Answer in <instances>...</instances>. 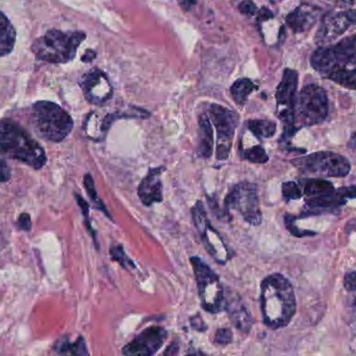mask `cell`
Listing matches in <instances>:
<instances>
[{"label":"cell","instance_id":"5b68a950","mask_svg":"<svg viewBox=\"0 0 356 356\" xmlns=\"http://www.w3.org/2000/svg\"><path fill=\"white\" fill-rule=\"evenodd\" d=\"M31 119L38 135L48 141H63L73 129L70 115L58 105L46 100L33 105Z\"/></svg>","mask_w":356,"mask_h":356},{"label":"cell","instance_id":"f1b7e54d","mask_svg":"<svg viewBox=\"0 0 356 356\" xmlns=\"http://www.w3.org/2000/svg\"><path fill=\"white\" fill-rule=\"evenodd\" d=\"M111 257H112L113 261L120 263L123 268H135V265H134L133 261H131V259L127 256V254H125L124 250H123V247L121 246V245H118V246H114L111 248Z\"/></svg>","mask_w":356,"mask_h":356},{"label":"cell","instance_id":"5bb4252c","mask_svg":"<svg viewBox=\"0 0 356 356\" xmlns=\"http://www.w3.org/2000/svg\"><path fill=\"white\" fill-rule=\"evenodd\" d=\"M167 332L163 327L154 326L140 334L133 342L123 348L122 353L129 356H152L156 355L167 339Z\"/></svg>","mask_w":356,"mask_h":356},{"label":"cell","instance_id":"277c9868","mask_svg":"<svg viewBox=\"0 0 356 356\" xmlns=\"http://www.w3.org/2000/svg\"><path fill=\"white\" fill-rule=\"evenodd\" d=\"M86 39L83 31H62L51 29L35 40L31 50L35 58L46 62L67 63L74 59L77 48Z\"/></svg>","mask_w":356,"mask_h":356},{"label":"cell","instance_id":"4dcf8cb0","mask_svg":"<svg viewBox=\"0 0 356 356\" xmlns=\"http://www.w3.org/2000/svg\"><path fill=\"white\" fill-rule=\"evenodd\" d=\"M234 340V334L229 328H220L217 330L215 334V340L213 342L217 345L225 346V345L230 344Z\"/></svg>","mask_w":356,"mask_h":356},{"label":"cell","instance_id":"b9f144b4","mask_svg":"<svg viewBox=\"0 0 356 356\" xmlns=\"http://www.w3.org/2000/svg\"><path fill=\"white\" fill-rule=\"evenodd\" d=\"M348 146L351 150H356V133L353 134V137H351L350 141L348 142Z\"/></svg>","mask_w":356,"mask_h":356},{"label":"cell","instance_id":"7a4b0ae2","mask_svg":"<svg viewBox=\"0 0 356 356\" xmlns=\"http://www.w3.org/2000/svg\"><path fill=\"white\" fill-rule=\"evenodd\" d=\"M261 309L264 323L273 330L286 327L296 314L292 284L282 274H272L261 282Z\"/></svg>","mask_w":356,"mask_h":356},{"label":"cell","instance_id":"8992f818","mask_svg":"<svg viewBox=\"0 0 356 356\" xmlns=\"http://www.w3.org/2000/svg\"><path fill=\"white\" fill-rule=\"evenodd\" d=\"M191 263L202 309L207 313H221L225 309V292L219 276L199 257H192Z\"/></svg>","mask_w":356,"mask_h":356},{"label":"cell","instance_id":"d6a6232c","mask_svg":"<svg viewBox=\"0 0 356 356\" xmlns=\"http://www.w3.org/2000/svg\"><path fill=\"white\" fill-rule=\"evenodd\" d=\"M238 8L241 14L245 15V16H253L257 13V6L251 0H242L238 4Z\"/></svg>","mask_w":356,"mask_h":356},{"label":"cell","instance_id":"d4e9b609","mask_svg":"<svg viewBox=\"0 0 356 356\" xmlns=\"http://www.w3.org/2000/svg\"><path fill=\"white\" fill-rule=\"evenodd\" d=\"M248 127L259 139L273 137L276 133V123L266 119H254L248 123Z\"/></svg>","mask_w":356,"mask_h":356},{"label":"cell","instance_id":"83f0119b","mask_svg":"<svg viewBox=\"0 0 356 356\" xmlns=\"http://www.w3.org/2000/svg\"><path fill=\"white\" fill-rule=\"evenodd\" d=\"M282 196H284V200H299L302 196L300 186L296 182H284V183H282Z\"/></svg>","mask_w":356,"mask_h":356},{"label":"cell","instance_id":"f35d334b","mask_svg":"<svg viewBox=\"0 0 356 356\" xmlns=\"http://www.w3.org/2000/svg\"><path fill=\"white\" fill-rule=\"evenodd\" d=\"M197 0H178V3H179L180 8L182 10H186V12H188V10H192L194 8L195 4H196Z\"/></svg>","mask_w":356,"mask_h":356},{"label":"cell","instance_id":"4316f807","mask_svg":"<svg viewBox=\"0 0 356 356\" xmlns=\"http://www.w3.org/2000/svg\"><path fill=\"white\" fill-rule=\"evenodd\" d=\"M242 156L249 162L257 163V164H264V163H267L269 161L267 153L261 146H252V148H247V150H243L242 148Z\"/></svg>","mask_w":356,"mask_h":356},{"label":"cell","instance_id":"7402d4cb","mask_svg":"<svg viewBox=\"0 0 356 356\" xmlns=\"http://www.w3.org/2000/svg\"><path fill=\"white\" fill-rule=\"evenodd\" d=\"M298 184L302 194L309 198L330 194L334 190V184L323 179L300 180Z\"/></svg>","mask_w":356,"mask_h":356},{"label":"cell","instance_id":"e0dca14e","mask_svg":"<svg viewBox=\"0 0 356 356\" xmlns=\"http://www.w3.org/2000/svg\"><path fill=\"white\" fill-rule=\"evenodd\" d=\"M227 311L230 321L234 327L240 332L248 334L253 326L252 316L247 309L242 298L236 293H229V296L225 295V309Z\"/></svg>","mask_w":356,"mask_h":356},{"label":"cell","instance_id":"d590c367","mask_svg":"<svg viewBox=\"0 0 356 356\" xmlns=\"http://www.w3.org/2000/svg\"><path fill=\"white\" fill-rule=\"evenodd\" d=\"M191 325L200 332H204L207 330V326L205 325L204 321L201 319L200 316H195V317L191 318Z\"/></svg>","mask_w":356,"mask_h":356},{"label":"cell","instance_id":"e575fe53","mask_svg":"<svg viewBox=\"0 0 356 356\" xmlns=\"http://www.w3.org/2000/svg\"><path fill=\"white\" fill-rule=\"evenodd\" d=\"M344 286L349 292H355L356 291V271L351 272L345 276Z\"/></svg>","mask_w":356,"mask_h":356},{"label":"cell","instance_id":"9c48e42d","mask_svg":"<svg viewBox=\"0 0 356 356\" xmlns=\"http://www.w3.org/2000/svg\"><path fill=\"white\" fill-rule=\"evenodd\" d=\"M224 206L225 215L230 210H236L250 225L259 226L263 221L257 184L250 182L236 184L226 196Z\"/></svg>","mask_w":356,"mask_h":356},{"label":"cell","instance_id":"484cf974","mask_svg":"<svg viewBox=\"0 0 356 356\" xmlns=\"http://www.w3.org/2000/svg\"><path fill=\"white\" fill-rule=\"evenodd\" d=\"M83 183H85L86 189H87L88 194H89L90 199H91L93 204L95 205L96 208L98 210L102 211L106 217H110V213L106 210V206H104V202L100 200L98 196L97 192H96L95 184H94L93 178L90 173H87L83 178Z\"/></svg>","mask_w":356,"mask_h":356},{"label":"cell","instance_id":"30bf717a","mask_svg":"<svg viewBox=\"0 0 356 356\" xmlns=\"http://www.w3.org/2000/svg\"><path fill=\"white\" fill-rule=\"evenodd\" d=\"M209 116L217 131V159L226 160L232 150L238 115L229 109L213 104L209 108Z\"/></svg>","mask_w":356,"mask_h":356},{"label":"cell","instance_id":"52a82bcc","mask_svg":"<svg viewBox=\"0 0 356 356\" xmlns=\"http://www.w3.org/2000/svg\"><path fill=\"white\" fill-rule=\"evenodd\" d=\"M328 115V98L325 90L318 85H307L295 100V125H319Z\"/></svg>","mask_w":356,"mask_h":356},{"label":"cell","instance_id":"1f68e13d","mask_svg":"<svg viewBox=\"0 0 356 356\" xmlns=\"http://www.w3.org/2000/svg\"><path fill=\"white\" fill-rule=\"evenodd\" d=\"M76 196L77 203H79V207H81V211H83V217H85L86 224H87L88 229H89L90 233L93 236L94 240L96 242V234L94 232L93 228H92L91 224H90L89 219V204L81 198L79 194H75Z\"/></svg>","mask_w":356,"mask_h":356},{"label":"cell","instance_id":"ab89813d","mask_svg":"<svg viewBox=\"0 0 356 356\" xmlns=\"http://www.w3.org/2000/svg\"><path fill=\"white\" fill-rule=\"evenodd\" d=\"M179 353V343L173 342L165 351L164 355H177Z\"/></svg>","mask_w":356,"mask_h":356},{"label":"cell","instance_id":"7bdbcfd3","mask_svg":"<svg viewBox=\"0 0 356 356\" xmlns=\"http://www.w3.org/2000/svg\"><path fill=\"white\" fill-rule=\"evenodd\" d=\"M355 43H356V35L355 36Z\"/></svg>","mask_w":356,"mask_h":356},{"label":"cell","instance_id":"44dd1931","mask_svg":"<svg viewBox=\"0 0 356 356\" xmlns=\"http://www.w3.org/2000/svg\"><path fill=\"white\" fill-rule=\"evenodd\" d=\"M16 42V31L6 15L0 12V56L12 52Z\"/></svg>","mask_w":356,"mask_h":356},{"label":"cell","instance_id":"7c38bea8","mask_svg":"<svg viewBox=\"0 0 356 356\" xmlns=\"http://www.w3.org/2000/svg\"><path fill=\"white\" fill-rule=\"evenodd\" d=\"M297 87H298V73L293 69L286 68L284 77L276 90V102L280 108V117L284 123L286 129L295 127L294 106L296 100Z\"/></svg>","mask_w":356,"mask_h":356},{"label":"cell","instance_id":"4fadbf2b","mask_svg":"<svg viewBox=\"0 0 356 356\" xmlns=\"http://www.w3.org/2000/svg\"><path fill=\"white\" fill-rule=\"evenodd\" d=\"M353 26H356V10L332 13L324 18L315 40L321 45H328Z\"/></svg>","mask_w":356,"mask_h":356},{"label":"cell","instance_id":"6da1fadb","mask_svg":"<svg viewBox=\"0 0 356 356\" xmlns=\"http://www.w3.org/2000/svg\"><path fill=\"white\" fill-rule=\"evenodd\" d=\"M311 64L325 79L348 89L356 90L355 36L334 45H322L312 56Z\"/></svg>","mask_w":356,"mask_h":356},{"label":"cell","instance_id":"603a6c76","mask_svg":"<svg viewBox=\"0 0 356 356\" xmlns=\"http://www.w3.org/2000/svg\"><path fill=\"white\" fill-rule=\"evenodd\" d=\"M255 88L257 87L250 79H238L234 82V85L230 88V92H232V98H234L236 104L243 106Z\"/></svg>","mask_w":356,"mask_h":356},{"label":"cell","instance_id":"ffe728a7","mask_svg":"<svg viewBox=\"0 0 356 356\" xmlns=\"http://www.w3.org/2000/svg\"><path fill=\"white\" fill-rule=\"evenodd\" d=\"M213 129L207 115H201L199 119L198 154L202 158H209L213 154Z\"/></svg>","mask_w":356,"mask_h":356},{"label":"cell","instance_id":"9a60e30c","mask_svg":"<svg viewBox=\"0 0 356 356\" xmlns=\"http://www.w3.org/2000/svg\"><path fill=\"white\" fill-rule=\"evenodd\" d=\"M81 87L86 100L91 104L102 105L113 95L112 86L99 70H92L83 75Z\"/></svg>","mask_w":356,"mask_h":356},{"label":"cell","instance_id":"ba28073f","mask_svg":"<svg viewBox=\"0 0 356 356\" xmlns=\"http://www.w3.org/2000/svg\"><path fill=\"white\" fill-rule=\"evenodd\" d=\"M302 173L317 177L344 178L351 171V164L344 156L332 152H318L292 161Z\"/></svg>","mask_w":356,"mask_h":356},{"label":"cell","instance_id":"2e32d148","mask_svg":"<svg viewBox=\"0 0 356 356\" xmlns=\"http://www.w3.org/2000/svg\"><path fill=\"white\" fill-rule=\"evenodd\" d=\"M166 167L150 169L138 188V196L145 206L149 207L163 201V183L161 180Z\"/></svg>","mask_w":356,"mask_h":356},{"label":"cell","instance_id":"f546056e","mask_svg":"<svg viewBox=\"0 0 356 356\" xmlns=\"http://www.w3.org/2000/svg\"><path fill=\"white\" fill-rule=\"evenodd\" d=\"M284 222H286V228H288L289 231L293 234V235L296 236V238H305V236H313L315 235V232L309 231V230H300L298 227H297L296 224H295L294 217L292 215H286L284 217Z\"/></svg>","mask_w":356,"mask_h":356},{"label":"cell","instance_id":"ac0fdd59","mask_svg":"<svg viewBox=\"0 0 356 356\" xmlns=\"http://www.w3.org/2000/svg\"><path fill=\"white\" fill-rule=\"evenodd\" d=\"M320 14H321L320 8L311 4L303 3L288 15L286 23L294 33H305L315 25Z\"/></svg>","mask_w":356,"mask_h":356},{"label":"cell","instance_id":"3957f363","mask_svg":"<svg viewBox=\"0 0 356 356\" xmlns=\"http://www.w3.org/2000/svg\"><path fill=\"white\" fill-rule=\"evenodd\" d=\"M0 154L33 169H41L47 162L45 150L39 142L12 119L0 121Z\"/></svg>","mask_w":356,"mask_h":356},{"label":"cell","instance_id":"8fae6325","mask_svg":"<svg viewBox=\"0 0 356 356\" xmlns=\"http://www.w3.org/2000/svg\"><path fill=\"white\" fill-rule=\"evenodd\" d=\"M193 219H194L195 225L199 230L203 244L209 253L215 257L218 263H225L229 258V253L226 248L221 238L217 233L215 229L209 224V219L207 217L204 207L200 201L196 203L192 209Z\"/></svg>","mask_w":356,"mask_h":356},{"label":"cell","instance_id":"836d02e7","mask_svg":"<svg viewBox=\"0 0 356 356\" xmlns=\"http://www.w3.org/2000/svg\"><path fill=\"white\" fill-rule=\"evenodd\" d=\"M17 225L21 230L29 231L31 229V219L29 213H22L17 221Z\"/></svg>","mask_w":356,"mask_h":356},{"label":"cell","instance_id":"74e56055","mask_svg":"<svg viewBox=\"0 0 356 356\" xmlns=\"http://www.w3.org/2000/svg\"><path fill=\"white\" fill-rule=\"evenodd\" d=\"M330 1L341 8H349L355 3V0H330Z\"/></svg>","mask_w":356,"mask_h":356},{"label":"cell","instance_id":"cb8c5ba5","mask_svg":"<svg viewBox=\"0 0 356 356\" xmlns=\"http://www.w3.org/2000/svg\"><path fill=\"white\" fill-rule=\"evenodd\" d=\"M54 349L60 355H89V351H88L87 345H86L83 336H79L76 342L73 343V344L69 343L67 339H63V340L56 343Z\"/></svg>","mask_w":356,"mask_h":356},{"label":"cell","instance_id":"d6986e66","mask_svg":"<svg viewBox=\"0 0 356 356\" xmlns=\"http://www.w3.org/2000/svg\"><path fill=\"white\" fill-rule=\"evenodd\" d=\"M356 198V186L339 188L338 190L330 192V194H322V196H312L307 202V208H332V207H340L346 204L349 199Z\"/></svg>","mask_w":356,"mask_h":356},{"label":"cell","instance_id":"8d00e7d4","mask_svg":"<svg viewBox=\"0 0 356 356\" xmlns=\"http://www.w3.org/2000/svg\"><path fill=\"white\" fill-rule=\"evenodd\" d=\"M10 169L3 160L0 159V182H6L10 180Z\"/></svg>","mask_w":356,"mask_h":356},{"label":"cell","instance_id":"60d3db41","mask_svg":"<svg viewBox=\"0 0 356 356\" xmlns=\"http://www.w3.org/2000/svg\"><path fill=\"white\" fill-rule=\"evenodd\" d=\"M96 58V52L94 50H87L85 54H83V58H81V61L83 62H91L94 59Z\"/></svg>","mask_w":356,"mask_h":356}]
</instances>
